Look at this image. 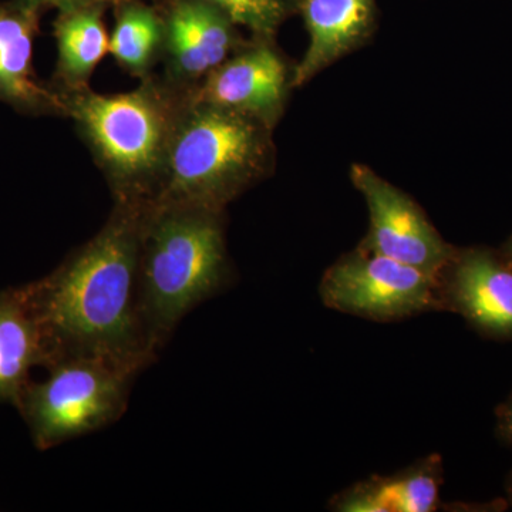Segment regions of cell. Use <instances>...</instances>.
I'll return each instance as SVG.
<instances>
[{
  "label": "cell",
  "instance_id": "8992f818",
  "mask_svg": "<svg viewBox=\"0 0 512 512\" xmlns=\"http://www.w3.org/2000/svg\"><path fill=\"white\" fill-rule=\"evenodd\" d=\"M320 298L333 311L393 322L443 311L441 275L359 247L323 275Z\"/></svg>",
  "mask_w": 512,
  "mask_h": 512
},
{
  "label": "cell",
  "instance_id": "4fadbf2b",
  "mask_svg": "<svg viewBox=\"0 0 512 512\" xmlns=\"http://www.w3.org/2000/svg\"><path fill=\"white\" fill-rule=\"evenodd\" d=\"M443 464L430 456L393 476H375L343 491L332 501L342 512H431L439 507Z\"/></svg>",
  "mask_w": 512,
  "mask_h": 512
},
{
  "label": "cell",
  "instance_id": "30bf717a",
  "mask_svg": "<svg viewBox=\"0 0 512 512\" xmlns=\"http://www.w3.org/2000/svg\"><path fill=\"white\" fill-rule=\"evenodd\" d=\"M443 309L488 338L512 340V266L490 249L456 251L441 274Z\"/></svg>",
  "mask_w": 512,
  "mask_h": 512
},
{
  "label": "cell",
  "instance_id": "ba28073f",
  "mask_svg": "<svg viewBox=\"0 0 512 512\" xmlns=\"http://www.w3.org/2000/svg\"><path fill=\"white\" fill-rule=\"evenodd\" d=\"M164 72L174 92L191 93L245 45L227 13L205 0H164Z\"/></svg>",
  "mask_w": 512,
  "mask_h": 512
},
{
  "label": "cell",
  "instance_id": "7a4b0ae2",
  "mask_svg": "<svg viewBox=\"0 0 512 512\" xmlns=\"http://www.w3.org/2000/svg\"><path fill=\"white\" fill-rule=\"evenodd\" d=\"M225 212L148 204L138 258V303L160 355L181 320L231 282Z\"/></svg>",
  "mask_w": 512,
  "mask_h": 512
},
{
  "label": "cell",
  "instance_id": "3957f363",
  "mask_svg": "<svg viewBox=\"0 0 512 512\" xmlns=\"http://www.w3.org/2000/svg\"><path fill=\"white\" fill-rule=\"evenodd\" d=\"M59 93L66 117L74 121L106 177L114 202L151 204L184 94L157 76L141 80L127 93L107 96L90 86Z\"/></svg>",
  "mask_w": 512,
  "mask_h": 512
},
{
  "label": "cell",
  "instance_id": "8fae6325",
  "mask_svg": "<svg viewBox=\"0 0 512 512\" xmlns=\"http://www.w3.org/2000/svg\"><path fill=\"white\" fill-rule=\"evenodd\" d=\"M39 18L16 0L0 2V101L28 116L66 117L62 96L33 67Z\"/></svg>",
  "mask_w": 512,
  "mask_h": 512
},
{
  "label": "cell",
  "instance_id": "9c48e42d",
  "mask_svg": "<svg viewBox=\"0 0 512 512\" xmlns=\"http://www.w3.org/2000/svg\"><path fill=\"white\" fill-rule=\"evenodd\" d=\"M292 74L272 40L252 39L187 96L235 111L274 130L284 114Z\"/></svg>",
  "mask_w": 512,
  "mask_h": 512
},
{
  "label": "cell",
  "instance_id": "2e32d148",
  "mask_svg": "<svg viewBox=\"0 0 512 512\" xmlns=\"http://www.w3.org/2000/svg\"><path fill=\"white\" fill-rule=\"evenodd\" d=\"M165 23L163 10L141 0H124L116 6V26L109 53L124 72L146 80L163 60Z\"/></svg>",
  "mask_w": 512,
  "mask_h": 512
},
{
  "label": "cell",
  "instance_id": "9a60e30c",
  "mask_svg": "<svg viewBox=\"0 0 512 512\" xmlns=\"http://www.w3.org/2000/svg\"><path fill=\"white\" fill-rule=\"evenodd\" d=\"M106 8L59 12L55 22L57 64L52 86L72 92L89 86L90 77L109 53L110 37L104 28Z\"/></svg>",
  "mask_w": 512,
  "mask_h": 512
},
{
  "label": "cell",
  "instance_id": "44dd1931",
  "mask_svg": "<svg viewBox=\"0 0 512 512\" xmlns=\"http://www.w3.org/2000/svg\"><path fill=\"white\" fill-rule=\"evenodd\" d=\"M505 491H507L508 503H510L512 507V471L510 476H508L507 478V484H505Z\"/></svg>",
  "mask_w": 512,
  "mask_h": 512
},
{
  "label": "cell",
  "instance_id": "52a82bcc",
  "mask_svg": "<svg viewBox=\"0 0 512 512\" xmlns=\"http://www.w3.org/2000/svg\"><path fill=\"white\" fill-rule=\"evenodd\" d=\"M352 181L370 215L369 234L360 247L431 274H443L457 249L441 238L419 205L366 165H353Z\"/></svg>",
  "mask_w": 512,
  "mask_h": 512
},
{
  "label": "cell",
  "instance_id": "ac0fdd59",
  "mask_svg": "<svg viewBox=\"0 0 512 512\" xmlns=\"http://www.w3.org/2000/svg\"><path fill=\"white\" fill-rule=\"evenodd\" d=\"M26 8L36 10L42 15L47 9H57L59 12L83 8H109L117 6L124 0H16Z\"/></svg>",
  "mask_w": 512,
  "mask_h": 512
},
{
  "label": "cell",
  "instance_id": "7c38bea8",
  "mask_svg": "<svg viewBox=\"0 0 512 512\" xmlns=\"http://www.w3.org/2000/svg\"><path fill=\"white\" fill-rule=\"evenodd\" d=\"M299 12L309 33V46L293 70L292 87L311 82L365 42L375 28L376 0H301Z\"/></svg>",
  "mask_w": 512,
  "mask_h": 512
},
{
  "label": "cell",
  "instance_id": "e0dca14e",
  "mask_svg": "<svg viewBox=\"0 0 512 512\" xmlns=\"http://www.w3.org/2000/svg\"><path fill=\"white\" fill-rule=\"evenodd\" d=\"M227 13L238 28L248 29L254 39L274 40L282 25L299 12L301 0H205Z\"/></svg>",
  "mask_w": 512,
  "mask_h": 512
},
{
  "label": "cell",
  "instance_id": "6da1fadb",
  "mask_svg": "<svg viewBox=\"0 0 512 512\" xmlns=\"http://www.w3.org/2000/svg\"><path fill=\"white\" fill-rule=\"evenodd\" d=\"M147 205L114 202L109 220L90 241L26 285L42 329L45 369L64 359H96L140 375L158 359L138 303Z\"/></svg>",
  "mask_w": 512,
  "mask_h": 512
},
{
  "label": "cell",
  "instance_id": "5b68a950",
  "mask_svg": "<svg viewBox=\"0 0 512 512\" xmlns=\"http://www.w3.org/2000/svg\"><path fill=\"white\" fill-rule=\"evenodd\" d=\"M26 386L18 407L39 450L116 423L126 413L136 373L96 359H64Z\"/></svg>",
  "mask_w": 512,
  "mask_h": 512
},
{
  "label": "cell",
  "instance_id": "5bb4252c",
  "mask_svg": "<svg viewBox=\"0 0 512 512\" xmlns=\"http://www.w3.org/2000/svg\"><path fill=\"white\" fill-rule=\"evenodd\" d=\"M45 365L42 329L26 285L0 292V403L18 407L30 370Z\"/></svg>",
  "mask_w": 512,
  "mask_h": 512
},
{
  "label": "cell",
  "instance_id": "277c9868",
  "mask_svg": "<svg viewBox=\"0 0 512 512\" xmlns=\"http://www.w3.org/2000/svg\"><path fill=\"white\" fill-rule=\"evenodd\" d=\"M272 161L271 128L185 94L151 204L225 212L269 173Z\"/></svg>",
  "mask_w": 512,
  "mask_h": 512
},
{
  "label": "cell",
  "instance_id": "d6986e66",
  "mask_svg": "<svg viewBox=\"0 0 512 512\" xmlns=\"http://www.w3.org/2000/svg\"><path fill=\"white\" fill-rule=\"evenodd\" d=\"M497 434L501 441L512 446V393L497 409Z\"/></svg>",
  "mask_w": 512,
  "mask_h": 512
},
{
  "label": "cell",
  "instance_id": "ffe728a7",
  "mask_svg": "<svg viewBox=\"0 0 512 512\" xmlns=\"http://www.w3.org/2000/svg\"><path fill=\"white\" fill-rule=\"evenodd\" d=\"M503 258L505 261L508 262L512 266V237L510 238V241L505 244V247L503 249Z\"/></svg>",
  "mask_w": 512,
  "mask_h": 512
}]
</instances>
